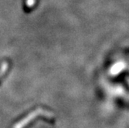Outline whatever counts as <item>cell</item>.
Instances as JSON below:
<instances>
[{
  "instance_id": "cell-2",
  "label": "cell",
  "mask_w": 129,
  "mask_h": 128,
  "mask_svg": "<svg viewBox=\"0 0 129 128\" xmlns=\"http://www.w3.org/2000/svg\"><path fill=\"white\" fill-rule=\"evenodd\" d=\"M8 66H9L8 63L4 62V63H3V65H2V66H1V69H0V79H2L3 76L6 73L7 69H8Z\"/></svg>"
},
{
  "instance_id": "cell-1",
  "label": "cell",
  "mask_w": 129,
  "mask_h": 128,
  "mask_svg": "<svg viewBox=\"0 0 129 128\" xmlns=\"http://www.w3.org/2000/svg\"><path fill=\"white\" fill-rule=\"evenodd\" d=\"M43 113H45V111L43 110L42 109L36 110L33 113H31L30 114H29L26 117L23 118L20 122L17 123L13 128H23L24 126H26V125H27L30 121H32L34 117H36L37 116H39L40 114H43Z\"/></svg>"
}]
</instances>
